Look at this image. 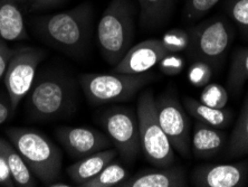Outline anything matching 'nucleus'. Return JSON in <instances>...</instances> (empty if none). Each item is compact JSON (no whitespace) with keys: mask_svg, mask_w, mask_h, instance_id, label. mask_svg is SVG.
I'll return each mask as SVG.
<instances>
[{"mask_svg":"<svg viewBox=\"0 0 248 187\" xmlns=\"http://www.w3.org/2000/svg\"><path fill=\"white\" fill-rule=\"evenodd\" d=\"M92 24L93 12L89 3L32 20L34 31L44 42L69 56H81L85 52L92 34Z\"/></svg>","mask_w":248,"mask_h":187,"instance_id":"obj_1","label":"nucleus"},{"mask_svg":"<svg viewBox=\"0 0 248 187\" xmlns=\"http://www.w3.org/2000/svg\"><path fill=\"white\" fill-rule=\"evenodd\" d=\"M27 97L29 118L49 121L75 111L78 87L69 76L45 73L36 78Z\"/></svg>","mask_w":248,"mask_h":187,"instance_id":"obj_2","label":"nucleus"},{"mask_svg":"<svg viewBox=\"0 0 248 187\" xmlns=\"http://www.w3.org/2000/svg\"><path fill=\"white\" fill-rule=\"evenodd\" d=\"M6 135L36 178L46 186L57 181L63 156L60 148L48 137L38 130L18 127L8 128Z\"/></svg>","mask_w":248,"mask_h":187,"instance_id":"obj_3","label":"nucleus"},{"mask_svg":"<svg viewBox=\"0 0 248 187\" xmlns=\"http://www.w3.org/2000/svg\"><path fill=\"white\" fill-rule=\"evenodd\" d=\"M134 14L131 0H112L104 10L96 28V38L102 56L115 67L132 47Z\"/></svg>","mask_w":248,"mask_h":187,"instance_id":"obj_4","label":"nucleus"},{"mask_svg":"<svg viewBox=\"0 0 248 187\" xmlns=\"http://www.w3.org/2000/svg\"><path fill=\"white\" fill-rule=\"evenodd\" d=\"M155 80L151 73L124 74H82L79 84L87 101L93 105L111 104L133 98L139 91Z\"/></svg>","mask_w":248,"mask_h":187,"instance_id":"obj_5","label":"nucleus"},{"mask_svg":"<svg viewBox=\"0 0 248 187\" xmlns=\"http://www.w3.org/2000/svg\"><path fill=\"white\" fill-rule=\"evenodd\" d=\"M137 115L141 150L145 158L155 167L172 165L176 159L174 149L159 123L152 91H145L139 97Z\"/></svg>","mask_w":248,"mask_h":187,"instance_id":"obj_6","label":"nucleus"},{"mask_svg":"<svg viewBox=\"0 0 248 187\" xmlns=\"http://www.w3.org/2000/svg\"><path fill=\"white\" fill-rule=\"evenodd\" d=\"M102 126L127 164L133 163L141 152L138 115L130 108L112 107L100 117Z\"/></svg>","mask_w":248,"mask_h":187,"instance_id":"obj_7","label":"nucleus"},{"mask_svg":"<svg viewBox=\"0 0 248 187\" xmlns=\"http://www.w3.org/2000/svg\"><path fill=\"white\" fill-rule=\"evenodd\" d=\"M46 56L45 52L36 47L24 46L14 50L3 80L12 108L17 109L18 104L27 97L36 80L38 65Z\"/></svg>","mask_w":248,"mask_h":187,"instance_id":"obj_8","label":"nucleus"},{"mask_svg":"<svg viewBox=\"0 0 248 187\" xmlns=\"http://www.w3.org/2000/svg\"><path fill=\"white\" fill-rule=\"evenodd\" d=\"M156 117L162 130L180 156L188 157L191 153L190 122L182 104L170 93L161 94L155 99Z\"/></svg>","mask_w":248,"mask_h":187,"instance_id":"obj_9","label":"nucleus"},{"mask_svg":"<svg viewBox=\"0 0 248 187\" xmlns=\"http://www.w3.org/2000/svg\"><path fill=\"white\" fill-rule=\"evenodd\" d=\"M232 32L221 18H213L189 32V47L192 56L206 63H216L228 49Z\"/></svg>","mask_w":248,"mask_h":187,"instance_id":"obj_10","label":"nucleus"},{"mask_svg":"<svg viewBox=\"0 0 248 187\" xmlns=\"http://www.w3.org/2000/svg\"><path fill=\"white\" fill-rule=\"evenodd\" d=\"M55 136L69 155L78 159L111 148L113 144L108 136L93 128L60 127Z\"/></svg>","mask_w":248,"mask_h":187,"instance_id":"obj_11","label":"nucleus"},{"mask_svg":"<svg viewBox=\"0 0 248 187\" xmlns=\"http://www.w3.org/2000/svg\"><path fill=\"white\" fill-rule=\"evenodd\" d=\"M169 53L161 39H147L127 51L123 58L115 65L113 72L124 74H142L158 65Z\"/></svg>","mask_w":248,"mask_h":187,"instance_id":"obj_12","label":"nucleus"},{"mask_svg":"<svg viewBox=\"0 0 248 187\" xmlns=\"http://www.w3.org/2000/svg\"><path fill=\"white\" fill-rule=\"evenodd\" d=\"M245 177L244 164H206L192 170L191 183L197 187H237Z\"/></svg>","mask_w":248,"mask_h":187,"instance_id":"obj_13","label":"nucleus"},{"mask_svg":"<svg viewBox=\"0 0 248 187\" xmlns=\"http://www.w3.org/2000/svg\"><path fill=\"white\" fill-rule=\"evenodd\" d=\"M188 184L185 170L179 166L158 167L129 176L120 187H186Z\"/></svg>","mask_w":248,"mask_h":187,"instance_id":"obj_14","label":"nucleus"},{"mask_svg":"<svg viewBox=\"0 0 248 187\" xmlns=\"http://www.w3.org/2000/svg\"><path fill=\"white\" fill-rule=\"evenodd\" d=\"M118 156V150L108 148L78 159L67 168V174L74 184L81 186L107 167Z\"/></svg>","mask_w":248,"mask_h":187,"instance_id":"obj_15","label":"nucleus"},{"mask_svg":"<svg viewBox=\"0 0 248 187\" xmlns=\"http://www.w3.org/2000/svg\"><path fill=\"white\" fill-rule=\"evenodd\" d=\"M23 10L17 0H0V38L8 42L28 37Z\"/></svg>","mask_w":248,"mask_h":187,"instance_id":"obj_16","label":"nucleus"},{"mask_svg":"<svg viewBox=\"0 0 248 187\" xmlns=\"http://www.w3.org/2000/svg\"><path fill=\"white\" fill-rule=\"evenodd\" d=\"M225 144V136L217 129L197 121L191 138V152L197 158H210L220 152Z\"/></svg>","mask_w":248,"mask_h":187,"instance_id":"obj_17","label":"nucleus"},{"mask_svg":"<svg viewBox=\"0 0 248 187\" xmlns=\"http://www.w3.org/2000/svg\"><path fill=\"white\" fill-rule=\"evenodd\" d=\"M0 156L6 161L15 185L19 187L37 186L36 176L31 173L19 152L7 139L0 138Z\"/></svg>","mask_w":248,"mask_h":187,"instance_id":"obj_18","label":"nucleus"},{"mask_svg":"<svg viewBox=\"0 0 248 187\" xmlns=\"http://www.w3.org/2000/svg\"><path fill=\"white\" fill-rule=\"evenodd\" d=\"M184 104L187 111L197 121L209 124L215 128H225L229 124L232 115L228 110L218 109L207 105L202 101H197L190 97L184 98Z\"/></svg>","mask_w":248,"mask_h":187,"instance_id":"obj_19","label":"nucleus"},{"mask_svg":"<svg viewBox=\"0 0 248 187\" xmlns=\"http://www.w3.org/2000/svg\"><path fill=\"white\" fill-rule=\"evenodd\" d=\"M140 23L145 28H158L165 25L172 13L176 0H138Z\"/></svg>","mask_w":248,"mask_h":187,"instance_id":"obj_20","label":"nucleus"},{"mask_svg":"<svg viewBox=\"0 0 248 187\" xmlns=\"http://www.w3.org/2000/svg\"><path fill=\"white\" fill-rule=\"evenodd\" d=\"M246 155H248V94L226 147V157L228 158Z\"/></svg>","mask_w":248,"mask_h":187,"instance_id":"obj_21","label":"nucleus"},{"mask_svg":"<svg viewBox=\"0 0 248 187\" xmlns=\"http://www.w3.org/2000/svg\"><path fill=\"white\" fill-rule=\"evenodd\" d=\"M129 173L121 164L111 161L95 177L90 179L82 187H113L119 186L129 177Z\"/></svg>","mask_w":248,"mask_h":187,"instance_id":"obj_22","label":"nucleus"},{"mask_svg":"<svg viewBox=\"0 0 248 187\" xmlns=\"http://www.w3.org/2000/svg\"><path fill=\"white\" fill-rule=\"evenodd\" d=\"M248 80V49L239 51L235 55L228 72L227 84L229 89L237 92Z\"/></svg>","mask_w":248,"mask_h":187,"instance_id":"obj_23","label":"nucleus"},{"mask_svg":"<svg viewBox=\"0 0 248 187\" xmlns=\"http://www.w3.org/2000/svg\"><path fill=\"white\" fill-rule=\"evenodd\" d=\"M161 42L169 53L184 52L189 47V33L179 28L170 29L163 35Z\"/></svg>","mask_w":248,"mask_h":187,"instance_id":"obj_24","label":"nucleus"},{"mask_svg":"<svg viewBox=\"0 0 248 187\" xmlns=\"http://www.w3.org/2000/svg\"><path fill=\"white\" fill-rule=\"evenodd\" d=\"M200 101L210 107L224 109L228 102L227 90L219 84H208L202 90Z\"/></svg>","mask_w":248,"mask_h":187,"instance_id":"obj_25","label":"nucleus"},{"mask_svg":"<svg viewBox=\"0 0 248 187\" xmlns=\"http://www.w3.org/2000/svg\"><path fill=\"white\" fill-rule=\"evenodd\" d=\"M219 0H187L185 6V18L188 21H195L214 8Z\"/></svg>","mask_w":248,"mask_h":187,"instance_id":"obj_26","label":"nucleus"},{"mask_svg":"<svg viewBox=\"0 0 248 187\" xmlns=\"http://www.w3.org/2000/svg\"><path fill=\"white\" fill-rule=\"evenodd\" d=\"M228 12L235 23L248 34V0H232Z\"/></svg>","mask_w":248,"mask_h":187,"instance_id":"obj_27","label":"nucleus"},{"mask_svg":"<svg viewBox=\"0 0 248 187\" xmlns=\"http://www.w3.org/2000/svg\"><path fill=\"white\" fill-rule=\"evenodd\" d=\"M211 68L209 64L206 63V62H197L196 64H193L191 68L189 69L188 76L190 82L196 86H203L207 85V83L209 82L211 78Z\"/></svg>","mask_w":248,"mask_h":187,"instance_id":"obj_28","label":"nucleus"},{"mask_svg":"<svg viewBox=\"0 0 248 187\" xmlns=\"http://www.w3.org/2000/svg\"><path fill=\"white\" fill-rule=\"evenodd\" d=\"M159 67L167 75H177L184 69L185 62L177 53H168L159 63Z\"/></svg>","mask_w":248,"mask_h":187,"instance_id":"obj_29","label":"nucleus"},{"mask_svg":"<svg viewBox=\"0 0 248 187\" xmlns=\"http://www.w3.org/2000/svg\"><path fill=\"white\" fill-rule=\"evenodd\" d=\"M17 1L20 3L21 8L25 12L31 13L50 8V7H55L63 0H17Z\"/></svg>","mask_w":248,"mask_h":187,"instance_id":"obj_30","label":"nucleus"},{"mask_svg":"<svg viewBox=\"0 0 248 187\" xmlns=\"http://www.w3.org/2000/svg\"><path fill=\"white\" fill-rule=\"evenodd\" d=\"M13 53L14 50L7 45L6 40L0 38V79L3 78V75H5L10 58L13 56Z\"/></svg>","mask_w":248,"mask_h":187,"instance_id":"obj_31","label":"nucleus"},{"mask_svg":"<svg viewBox=\"0 0 248 187\" xmlns=\"http://www.w3.org/2000/svg\"><path fill=\"white\" fill-rule=\"evenodd\" d=\"M0 186L5 187H14L15 182L12 177V174H10L9 168L7 166L6 161L0 156Z\"/></svg>","mask_w":248,"mask_h":187,"instance_id":"obj_32","label":"nucleus"},{"mask_svg":"<svg viewBox=\"0 0 248 187\" xmlns=\"http://www.w3.org/2000/svg\"><path fill=\"white\" fill-rule=\"evenodd\" d=\"M14 113V110L12 108V103H10L8 95L7 97H2L0 95V126L5 123L7 120L10 118Z\"/></svg>","mask_w":248,"mask_h":187,"instance_id":"obj_33","label":"nucleus"},{"mask_svg":"<svg viewBox=\"0 0 248 187\" xmlns=\"http://www.w3.org/2000/svg\"><path fill=\"white\" fill-rule=\"evenodd\" d=\"M50 187H69L71 185H68V184H66V183H63V182H54V183H52V184L49 185Z\"/></svg>","mask_w":248,"mask_h":187,"instance_id":"obj_34","label":"nucleus"}]
</instances>
